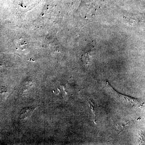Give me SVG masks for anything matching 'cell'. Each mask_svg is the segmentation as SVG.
I'll list each match as a JSON object with an SVG mask.
<instances>
[{
  "mask_svg": "<svg viewBox=\"0 0 145 145\" xmlns=\"http://www.w3.org/2000/svg\"><path fill=\"white\" fill-rule=\"evenodd\" d=\"M35 108L31 107L25 108L22 109L20 112L19 116L20 119L21 120H23L30 117Z\"/></svg>",
  "mask_w": 145,
  "mask_h": 145,
  "instance_id": "6da1fadb",
  "label": "cell"
},
{
  "mask_svg": "<svg viewBox=\"0 0 145 145\" xmlns=\"http://www.w3.org/2000/svg\"><path fill=\"white\" fill-rule=\"evenodd\" d=\"M7 92V89L5 87H0V100L4 97V94Z\"/></svg>",
  "mask_w": 145,
  "mask_h": 145,
  "instance_id": "7a4b0ae2",
  "label": "cell"
}]
</instances>
